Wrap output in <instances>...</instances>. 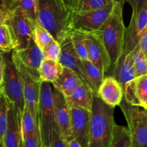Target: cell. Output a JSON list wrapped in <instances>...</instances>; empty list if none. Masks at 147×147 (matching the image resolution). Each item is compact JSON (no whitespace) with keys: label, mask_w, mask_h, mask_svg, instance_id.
Masks as SVG:
<instances>
[{"label":"cell","mask_w":147,"mask_h":147,"mask_svg":"<svg viewBox=\"0 0 147 147\" xmlns=\"http://www.w3.org/2000/svg\"><path fill=\"white\" fill-rule=\"evenodd\" d=\"M15 48V43L9 27L7 24L0 25V50L4 53H10Z\"/></svg>","instance_id":"cell-30"},{"label":"cell","mask_w":147,"mask_h":147,"mask_svg":"<svg viewBox=\"0 0 147 147\" xmlns=\"http://www.w3.org/2000/svg\"><path fill=\"white\" fill-rule=\"evenodd\" d=\"M63 66L58 61L44 59L39 69L41 81L53 83L61 73Z\"/></svg>","instance_id":"cell-23"},{"label":"cell","mask_w":147,"mask_h":147,"mask_svg":"<svg viewBox=\"0 0 147 147\" xmlns=\"http://www.w3.org/2000/svg\"><path fill=\"white\" fill-rule=\"evenodd\" d=\"M24 147H43L39 125L34 133L22 139Z\"/></svg>","instance_id":"cell-34"},{"label":"cell","mask_w":147,"mask_h":147,"mask_svg":"<svg viewBox=\"0 0 147 147\" xmlns=\"http://www.w3.org/2000/svg\"><path fill=\"white\" fill-rule=\"evenodd\" d=\"M123 99L132 106L147 110V74L136 77L125 86Z\"/></svg>","instance_id":"cell-16"},{"label":"cell","mask_w":147,"mask_h":147,"mask_svg":"<svg viewBox=\"0 0 147 147\" xmlns=\"http://www.w3.org/2000/svg\"><path fill=\"white\" fill-rule=\"evenodd\" d=\"M88 60L103 73L111 67L109 55L100 37L96 33H86Z\"/></svg>","instance_id":"cell-13"},{"label":"cell","mask_w":147,"mask_h":147,"mask_svg":"<svg viewBox=\"0 0 147 147\" xmlns=\"http://www.w3.org/2000/svg\"><path fill=\"white\" fill-rule=\"evenodd\" d=\"M13 62L20 71L22 76V79L24 106L30 109L32 114L37 120L39 96H40L41 81L32 77L20 63L14 61V60H13Z\"/></svg>","instance_id":"cell-11"},{"label":"cell","mask_w":147,"mask_h":147,"mask_svg":"<svg viewBox=\"0 0 147 147\" xmlns=\"http://www.w3.org/2000/svg\"><path fill=\"white\" fill-rule=\"evenodd\" d=\"M94 93L89 85L83 83L65 97L70 109H84L91 111Z\"/></svg>","instance_id":"cell-19"},{"label":"cell","mask_w":147,"mask_h":147,"mask_svg":"<svg viewBox=\"0 0 147 147\" xmlns=\"http://www.w3.org/2000/svg\"><path fill=\"white\" fill-rule=\"evenodd\" d=\"M38 126V121L27 107L24 106L20 120L22 139L34 133Z\"/></svg>","instance_id":"cell-25"},{"label":"cell","mask_w":147,"mask_h":147,"mask_svg":"<svg viewBox=\"0 0 147 147\" xmlns=\"http://www.w3.org/2000/svg\"><path fill=\"white\" fill-rule=\"evenodd\" d=\"M147 26V4L136 14H132L130 23L126 27L123 53H131L139 44L141 37Z\"/></svg>","instance_id":"cell-14"},{"label":"cell","mask_w":147,"mask_h":147,"mask_svg":"<svg viewBox=\"0 0 147 147\" xmlns=\"http://www.w3.org/2000/svg\"><path fill=\"white\" fill-rule=\"evenodd\" d=\"M8 15L9 14H6L5 13H4L2 11L0 10V25L2 24H4L6 19L7 18Z\"/></svg>","instance_id":"cell-40"},{"label":"cell","mask_w":147,"mask_h":147,"mask_svg":"<svg viewBox=\"0 0 147 147\" xmlns=\"http://www.w3.org/2000/svg\"><path fill=\"white\" fill-rule=\"evenodd\" d=\"M4 71L2 87L8 100L14 105L20 123L24 108L22 79L20 71L13 62L11 55L4 54Z\"/></svg>","instance_id":"cell-5"},{"label":"cell","mask_w":147,"mask_h":147,"mask_svg":"<svg viewBox=\"0 0 147 147\" xmlns=\"http://www.w3.org/2000/svg\"><path fill=\"white\" fill-rule=\"evenodd\" d=\"M11 58L14 61L20 63L32 77L41 81L39 69L45 58L42 50L36 45L32 38L30 40L27 48L13 50Z\"/></svg>","instance_id":"cell-9"},{"label":"cell","mask_w":147,"mask_h":147,"mask_svg":"<svg viewBox=\"0 0 147 147\" xmlns=\"http://www.w3.org/2000/svg\"><path fill=\"white\" fill-rule=\"evenodd\" d=\"M96 94L106 105L115 108L123 100V90L113 76H108L103 78Z\"/></svg>","instance_id":"cell-17"},{"label":"cell","mask_w":147,"mask_h":147,"mask_svg":"<svg viewBox=\"0 0 147 147\" xmlns=\"http://www.w3.org/2000/svg\"><path fill=\"white\" fill-rule=\"evenodd\" d=\"M68 147H81V146L77 141L73 139L68 142Z\"/></svg>","instance_id":"cell-41"},{"label":"cell","mask_w":147,"mask_h":147,"mask_svg":"<svg viewBox=\"0 0 147 147\" xmlns=\"http://www.w3.org/2000/svg\"><path fill=\"white\" fill-rule=\"evenodd\" d=\"M115 2H111L103 8L85 12L71 13L70 32L78 30L84 33H95L100 28L113 10Z\"/></svg>","instance_id":"cell-8"},{"label":"cell","mask_w":147,"mask_h":147,"mask_svg":"<svg viewBox=\"0 0 147 147\" xmlns=\"http://www.w3.org/2000/svg\"><path fill=\"white\" fill-rule=\"evenodd\" d=\"M4 71V53L0 52V86H2Z\"/></svg>","instance_id":"cell-39"},{"label":"cell","mask_w":147,"mask_h":147,"mask_svg":"<svg viewBox=\"0 0 147 147\" xmlns=\"http://www.w3.org/2000/svg\"><path fill=\"white\" fill-rule=\"evenodd\" d=\"M20 147H24V145H23V142H22V139H21V141H20Z\"/></svg>","instance_id":"cell-44"},{"label":"cell","mask_w":147,"mask_h":147,"mask_svg":"<svg viewBox=\"0 0 147 147\" xmlns=\"http://www.w3.org/2000/svg\"><path fill=\"white\" fill-rule=\"evenodd\" d=\"M139 45L142 52L147 56V26L141 37Z\"/></svg>","instance_id":"cell-37"},{"label":"cell","mask_w":147,"mask_h":147,"mask_svg":"<svg viewBox=\"0 0 147 147\" xmlns=\"http://www.w3.org/2000/svg\"><path fill=\"white\" fill-rule=\"evenodd\" d=\"M123 5L115 3L113 10L96 34L100 37L113 66L123 52L126 27L123 18Z\"/></svg>","instance_id":"cell-3"},{"label":"cell","mask_w":147,"mask_h":147,"mask_svg":"<svg viewBox=\"0 0 147 147\" xmlns=\"http://www.w3.org/2000/svg\"><path fill=\"white\" fill-rule=\"evenodd\" d=\"M60 45V55L58 62L63 67L70 68L76 73L80 80L90 86L88 80L86 77L83 60L80 58L78 55L75 50L74 47L72 44L70 34L66 36Z\"/></svg>","instance_id":"cell-12"},{"label":"cell","mask_w":147,"mask_h":147,"mask_svg":"<svg viewBox=\"0 0 147 147\" xmlns=\"http://www.w3.org/2000/svg\"><path fill=\"white\" fill-rule=\"evenodd\" d=\"M132 8V14H136L147 4V0H126Z\"/></svg>","instance_id":"cell-36"},{"label":"cell","mask_w":147,"mask_h":147,"mask_svg":"<svg viewBox=\"0 0 147 147\" xmlns=\"http://www.w3.org/2000/svg\"><path fill=\"white\" fill-rule=\"evenodd\" d=\"M21 139L20 121L14 105L9 100L7 128L3 139L4 147H20Z\"/></svg>","instance_id":"cell-20"},{"label":"cell","mask_w":147,"mask_h":147,"mask_svg":"<svg viewBox=\"0 0 147 147\" xmlns=\"http://www.w3.org/2000/svg\"><path fill=\"white\" fill-rule=\"evenodd\" d=\"M110 147H131V136L128 128L115 125Z\"/></svg>","instance_id":"cell-27"},{"label":"cell","mask_w":147,"mask_h":147,"mask_svg":"<svg viewBox=\"0 0 147 147\" xmlns=\"http://www.w3.org/2000/svg\"><path fill=\"white\" fill-rule=\"evenodd\" d=\"M70 37L75 50L82 60H88L87 45L86 42V33L78 30H71Z\"/></svg>","instance_id":"cell-26"},{"label":"cell","mask_w":147,"mask_h":147,"mask_svg":"<svg viewBox=\"0 0 147 147\" xmlns=\"http://www.w3.org/2000/svg\"><path fill=\"white\" fill-rule=\"evenodd\" d=\"M0 147H4V144H3V141H0Z\"/></svg>","instance_id":"cell-45"},{"label":"cell","mask_w":147,"mask_h":147,"mask_svg":"<svg viewBox=\"0 0 147 147\" xmlns=\"http://www.w3.org/2000/svg\"><path fill=\"white\" fill-rule=\"evenodd\" d=\"M54 113L59 133L63 139L69 142L73 139L71 130V114L65 97L59 90L53 87Z\"/></svg>","instance_id":"cell-10"},{"label":"cell","mask_w":147,"mask_h":147,"mask_svg":"<svg viewBox=\"0 0 147 147\" xmlns=\"http://www.w3.org/2000/svg\"><path fill=\"white\" fill-rule=\"evenodd\" d=\"M27 18L34 24H38V4L37 0H16Z\"/></svg>","instance_id":"cell-29"},{"label":"cell","mask_w":147,"mask_h":147,"mask_svg":"<svg viewBox=\"0 0 147 147\" xmlns=\"http://www.w3.org/2000/svg\"><path fill=\"white\" fill-rule=\"evenodd\" d=\"M73 139L81 147H88L90 134L91 111L84 109H70Z\"/></svg>","instance_id":"cell-15"},{"label":"cell","mask_w":147,"mask_h":147,"mask_svg":"<svg viewBox=\"0 0 147 147\" xmlns=\"http://www.w3.org/2000/svg\"><path fill=\"white\" fill-rule=\"evenodd\" d=\"M4 24L9 26L12 34L15 43L14 50H22L27 48L35 24L27 18L16 1L10 9Z\"/></svg>","instance_id":"cell-7"},{"label":"cell","mask_w":147,"mask_h":147,"mask_svg":"<svg viewBox=\"0 0 147 147\" xmlns=\"http://www.w3.org/2000/svg\"><path fill=\"white\" fill-rule=\"evenodd\" d=\"M9 100L2 86H0V141H3L8 122Z\"/></svg>","instance_id":"cell-28"},{"label":"cell","mask_w":147,"mask_h":147,"mask_svg":"<svg viewBox=\"0 0 147 147\" xmlns=\"http://www.w3.org/2000/svg\"><path fill=\"white\" fill-rule=\"evenodd\" d=\"M49 147H68V142L63 139L58 131L55 130Z\"/></svg>","instance_id":"cell-35"},{"label":"cell","mask_w":147,"mask_h":147,"mask_svg":"<svg viewBox=\"0 0 147 147\" xmlns=\"http://www.w3.org/2000/svg\"><path fill=\"white\" fill-rule=\"evenodd\" d=\"M37 121L42 146L49 147L53 131H58L55 119L53 86L50 82L40 83Z\"/></svg>","instance_id":"cell-4"},{"label":"cell","mask_w":147,"mask_h":147,"mask_svg":"<svg viewBox=\"0 0 147 147\" xmlns=\"http://www.w3.org/2000/svg\"><path fill=\"white\" fill-rule=\"evenodd\" d=\"M115 125L114 108L106 105L94 93L88 147H110Z\"/></svg>","instance_id":"cell-1"},{"label":"cell","mask_w":147,"mask_h":147,"mask_svg":"<svg viewBox=\"0 0 147 147\" xmlns=\"http://www.w3.org/2000/svg\"><path fill=\"white\" fill-rule=\"evenodd\" d=\"M8 1H9V2L10 3V4L11 5V7H12V6L14 5V2L16 1V0H8Z\"/></svg>","instance_id":"cell-43"},{"label":"cell","mask_w":147,"mask_h":147,"mask_svg":"<svg viewBox=\"0 0 147 147\" xmlns=\"http://www.w3.org/2000/svg\"><path fill=\"white\" fill-rule=\"evenodd\" d=\"M44 58L58 61L60 55V45L53 39L42 50Z\"/></svg>","instance_id":"cell-33"},{"label":"cell","mask_w":147,"mask_h":147,"mask_svg":"<svg viewBox=\"0 0 147 147\" xmlns=\"http://www.w3.org/2000/svg\"><path fill=\"white\" fill-rule=\"evenodd\" d=\"M32 38L42 50L54 39L52 34L46 29L39 24H36L34 27Z\"/></svg>","instance_id":"cell-32"},{"label":"cell","mask_w":147,"mask_h":147,"mask_svg":"<svg viewBox=\"0 0 147 147\" xmlns=\"http://www.w3.org/2000/svg\"><path fill=\"white\" fill-rule=\"evenodd\" d=\"M115 3H119V4L124 5V3L126 2V0H112Z\"/></svg>","instance_id":"cell-42"},{"label":"cell","mask_w":147,"mask_h":147,"mask_svg":"<svg viewBox=\"0 0 147 147\" xmlns=\"http://www.w3.org/2000/svg\"><path fill=\"white\" fill-rule=\"evenodd\" d=\"M11 5L9 2L8 0H0V10L6 14H9Z\"/></svg>","instance_id":"cell-38"},{"label":"cell","mask_w":147,"mask_h":147,"mask_svg":"<svg viewBox=\"0 0 147 147\" xmlns=\"http://www.w3.org/2000/svg\"><path fill=\"white\" fill-rule=\"evenodd\" d=\"M128 124L131 147H147V110L123 99L119 104Z\"/></svg>","instance_id":"cell-6"},{"label":"cell","mask_w":147,"mask_h":147,"mask_svg":"<svg viewBox=\"0 0 147 147\" xmlns=\"http://www.w3.org/2000/svg\"><path fill=\"white\" fill-rule=\"evenodd\" d=\"M38 24L47 30L54 40L60 43L70 34L71 13L63 0H37Z\"/></svg>","instance_id":"cell-2"},{"label":"cell","mask_w":147,"mask_h":147,"mask_svg":"<svg viewBox=\"0 0 147 147\" xmlns=\"http://www.w3.org/2000/svg\"><path fill=\"white\" fill-rule=\"evenodd\" d=\"M113 67V77L119 82L123 90L125 86L136 77L134 65L133 50L128 54L123 52Z\"/></svg>","instance_id":"cell-18"},{"label":"cell","mask_w":147,"mask_h":147,"mask_svg":"<svg viewBox=\"0 0 147 147\" xmlns=\"http://www.w3.org/2000/svg\"><path fill=\"white\" fill-rule=\"evenodd\" d=\"M70 13L93 11L106 7L112 0H63Z\"/></svg>","instance_id":"cell-22"},{"label":"cell","mask_w":147,"mask_h":147,"mask_svg":"<svg viewBox=\"0 0 147 147\" xmlns=\"http://www.w3.org/2000/svg\"><path fill=\"white\" fill-rule=\"evenodd\" d=\"M83 83L75 72L68 67L63 66V70L59 77L51 83L53 88L59 90L65 96H67Z\"/></svg>","instance_id":"cell-21"},{"label":"cell","mask_w":147,"mask_h":147,"mask_svg":"<svg viewBox=\"0 0 147 147\" xmlns=\"http://www.w3.org/2000/svg\"><path fill=\"white\" fill-rule=\"evenodd\" d=\"M133 59L136 77L147 74V56L141 50L139 44L133 50Z\"/></svg>","instance_id":"cell-31"},{"label":"cell","mask_w":147,"mask_h":147,"mask_svg":"<svg viewBox=\"0 0 147 147\" xmlns=\"http://www.w3.org/2000/svg\"><path fill=\"white\" fill-rule=\"evenodd\" d=\"M83 64L90 87L93 91L96 93L104 78V73L94 65L90 60H83Z\"/></svg>","instance_id":"cell-24"}]
</instances>
